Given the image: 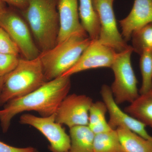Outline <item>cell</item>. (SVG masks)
Masks as SVG:
<instances>
[{
	"instance_id": "obj_1",
	"label": "cell",
	"mask_w": 152,
	"mask_h": 152,
	"mask_svg": "<svg viewBox=\"0 0 152 152\" xmlns=\"http://www.w3.org/2000/svg\"><path fill=\"white\" fill-rule=\"evenodd\" d=\"M70 77L61 76L46 82L31 93L7 103L4 108L0 110V123L3 132L9 129L13 118L23 112L34 111L42 117L55 114L70 90Z\"/></svg>"
},
{
	"instance_id": "obj_2",
	"label": "cell",
	"mask_w": 152,
	"mask_h": 152,
	"mask_svg": "<svg viewBox=\"0 0 152 152\" xmlns=\"http://www.w3.org/2000/svg\"><path fill=\"white\" fill-rule=\"evenodd\" d=\"M58 1L29 0L27 7L20 11L41 53L56 45L60 28Z\"/></svg>"
},
{
	"instance_id": "obj_3",
	"label": "cell",
	"mask_w": 152,
	"mask_h": 152,
	"mask_svg": "<svg viewBox=\"0 0 152 152\" xmlns=\"http://www.w3.org/2000/svg\"><path fill=\"white\" fill-rule=\"evenodd\" d=\"M91 40L86 32L71 35L39 57L47 82L59 77L77 63Z\"/></svg>"
},
{
	"instance_id": "obj_4",
	"label": "cell",
	"mask_w": 152,
	"mask_h": 152,
	"mask_svg": "<svg viewBox=\"0 0 152 152\" xmlns=\"http://www.w3.org/2000/svg\"><path fill=\"white\" fill-rule=\"evenodd\" d=\"M46 82L39 57L32 60L20 58L15 69L4 77L0 107L31 93Z\"/></svg>"
},
{
	"instance_id": "obj_5",
	"label": "cell",
	"mask_w": 152,
	"mask_h": 152,
	"mask_svg": "<svg viewBox=\"0 0 152 152\" xmlns=\"http://www.w3.org/2000/svg\"><path fill=\"white\" fill-rule=\"evenodd\" d=\"M133 51L130 46L126 50L118 53L112 65L115 80L111 90L117 104L134 102L140 95L137 80L131 64V56Z\"/></svg>"
},
{
	"instance_id": "obj_6",
	"label": "cell",
	"mask_w": 152,
	"mask_h": 152,
	"mask_svg": "<svg viewBox=\"0 0 152 152\" xmlns=\"http://www.w3.org/2000/svg\"><path fill=\"white\" fill-rule=\"evenodd\" d=\"M0 26L8 34L24 58L32 60L41 53L27 23L20 11L10 7L0 14Z\"/></svg>"
},
{
	"instance_id": "obj_7",
	"label": "cell",
	"mask_w": 152,
	"mask_h": 152,
	"mask_svg": "<svg viewBox=\"0 0 152 152\" xmlns=\"http://www.w3.org/2000/svg\"><path fill=\"white\" fill-rule=\"evenodd\" d=\"M115 0H92L100 23V32L98 41L101 44L121 53L129 48L126 42L117 27L113 8Z\"/></svg>"
},
{
	"instance_id": "obj_8",
	"label": "cell",
	"mask_w": 152,
	"mask_h": 152,
	"mask_svg": "<svg viewBox=\"0 0 152 152\" xmlns=\"http://www.w3.org/2000/svg\"><path fill=\"white\" fill-rule=\"evenodd\" d=\"M20 123L36 128L48 139L52 152H69L71 146L70 136L56 121V114L46 117L36 116L30 114L22 115Z\"/></svg>"
},
{
	"instance_id": "obj_9",
	"label": "cell",
	"mask_w": 152,
	"mask_h": 152,
	"mask_svg": "<svg viewBox=\"0 0 152 152\" xmlns=\"http://www.w3.org/2000/svg\"><path fill=\"white\" fill-rule=\"evenodd\" d=\"M93 102L91 98L85 95H67L55 113L56 122L69 129L88 126L89 113Z\"/></svg>"
},
{
	"instance_id": "obj_10",
	"label": "cell",
	"mask_w": 152,
	"mask_h": 152,
	"mask_svg": "<svg viewBox=\"0 0 152 152\" xmlns=\"http://www.w3.org/2000/svg\"><path fill=\"white\" fill-rule=\"evenodd\" d=\"M118 53L98 40H91L75 64L62 76L74 74L90 69L111 68Z\"/></svg>"
},
{
	"instance_id": "obj_11",
	"label": "cell",
	"mask_w": 152,
	"mask_h": 152,
	"mask_svg": "<svg viewBox=\"0 0 152 152\" xmlns=\"http://www.w3.org/2000/svg\"><path fill=\"white\" fill-rule=\"evenodd\" d=\"M100 93L110 115L108 123L111 129H116L119 127L126 128L144 138L152 140V136L146 130V126L124 111H123L116 103L110 87L103 85Z\"/></svg>"
},
{
	"instance_id": "obj_12",
	"label": "cell",
	"mask_w": 152,
	"mask_h": 152,
	"mask_svg": "<svg viewBox=\"0 0 152 152\" xmlns=\"http://www.w3.org/2000/svg\"><path fill=\"white\" fill-rule=\"evenodd\" d=\"M58 10L60 28L56 44L75 33L86 32L80 21L78 0H59Z\"/></svg>"
},
{
	"instance_id": "obj_13",
	"label": "cell",
	"mask_w": 152,
	"mask_h": 152,
	"mask_svg": "<svg viewBox=\"0 0 152 152\" xmlns=\"http://www.w3.org/2000/svg\"><path fill=\"white\" fill-rule=\"evenodd\" d=\"M122 36L126 42L132 34L150 23H152V0H134L129 14L119 21Z\"/></svg>"
},
{
	"instance_id": "obj_14",
	"label": "cell",
	"mask_w": 152,
	"mask_h": 152,
	"mask_svg": "<svg viewBox=\"0 0 152 152\" xmlns=\"http://www.w3.org/2000/svg\"><path fill=\"white\" fill-rule=\"evenodd\" d=\"M79 17L82 26L91 40H98L100 32V23L92 0H79Z\"/></svg>"
},
{
	"instance_id": "obj_15",
	"label": "cell",
	"mask_w": 152,
	"mask_h": 152,
	"mask_svg": "<svg viewBox=\"0 0 152 152\" xmlns=\"http://www.w3.org/2000/svg\"><path fill=\"white\" fill-rule=\"evenodd\" d=\"M124 111L152 129V88L138 97Z\"/></svg>"
},
{
	"instance_id": "obj_16",
	"label": "cell",
	"mask_w": 152,
	"mask_h": 152,
	"mask_svg": "<svg viewBox=\"0 0 152 152\" xmlns=\"http://www.w3.org/2000/svg\"><path fill=\"white\" fill-rule=\"evenodd\" d=\"M124 152H152V140L123 127L116 129Z\"/></svg>"
},
{
	"instance_id": "obj_17",
	"label": "cell",
	"mask_w": 152,
	"mask_h": 152,
	"mask_svg": "<svg viewBox=\"0 0 152 152\" xmlns=\"http://www.w3.org/2000/svg\"><path fill=\"white\" fill-rule=\"evenodd\" d=\"M69 129L71 146L69 152H93L95 134L88 126Z\"/></svg>"
},
{
	"instance_id": "obj_18",
	"label": "cell",
	"mask_w": 152,
	"mask_h": 152,
	"mask_svg": "<svg viewBox=\"0 0 152 152\" xmlns=\"http://www.w3.org/2000/svg\"><path fill=\"white\" fill-rule=\"evenodd\" d=\"M107 109L104 102L97 101L93 102L89 113L88 126L94 134L106 132L113 129L109 126L106 119Z\"/></svg>"
},
{
	"instance_id": "obj_19",
	"label": "cell",
	"mask_w": 152,
	"mask_h": 152,
	"mask_svg": "<svg viewBox=\"0 0 152 152\" xmlns=\"http://www.w3.org/2000/svg\"><path fill=\"white\" fill-rule=\"evenodd\" d=\"M93 152H124L116 130L95 134Z\"/></svg>"
},
{
	"instance_id": "obj_20",
	"label": "cell",
	"mask_w": 152,
	"mask_h": 152,
	"mask_svg": "<svg viewBox=\"0 0 152 152\" xmlns=\"http://www.w3.org/2000/svg\"><path fill=\"white\" fill-rule=\"evenodd\" d=\"M131 39L133 51L138 54L145 51H152V23L134 32Z\"/></svg>"
},
{
	"instance_id": "obj_21",
	"label": "cell",
	"mask_w": 152,
	"mask_h": 152,
	"mask_svg": "<svg viewBox=\"0 0 152 152\" xmlns=\"http://www.w3.org/2000/svg\"><path fill=\"white\" fill-rule=\"evenodd\" d=\"M140 56V66L142 83L140 94L146 92L152 88V51H145Z\"/></svg>"
},
{
	"instance_id": "obj_22",
	"label": "cell",
	"mask_w": 152,
	"mask_h": 152,
	"mask_svg": "<svg viewBox=\"0 0 152 152\" xmlns=\"http://www.w3.org/2000/svg\"><path fill=\"white\" fill-rule=\"evenodd\" d=\"M0 53L19 56L20 51L5 30L0 26Z\"/></svg>"
},
{
	"instance_id": "obj_23",
	"label": "cell",
	"mask_w": 152,
	"mask_h": 152,
	"mask_svg": "<svg viewBox=\"0 0 152 152\" xmlns=\"http://www.w3.org/2000/svg\"><path fill=\"white\" fill-rule=\"evenodd\" d=\"M20 58L16 55L0 53V77H5L15 69Z\"/></svg>"
},
{
	"instance_id": "obj_24",
	"label": "cell",
	"mask_w": 152,
	"mask_h": 152,
	"mask_svg": "<svg viewBox=\"0 0 152 152\" xmlns=\"http://www.w3.org/2000/svg\"><path fill=\"white\" fill-rule=\"evenodd\" d=\"M0 152H37L32 147L19 148L11 146L0 141Z\"/></svg>"
},
{
	"instance_id": "obj_25",
	"label": "cell",
	"mask_w": 152,
	"mask_h": 152,
	"mask_svg": "<svg viewBox=\"0 0 152 152\" xmlns=\"http://www.w3.org/2000/svg\"><path fill=\"white\" fill-rule=\"evenodd\" d=\"M10 7L21 11L23 10L27 7L29 0H2Z\"/></svg>"
},
{
	"instance_id": "obj_26",
	"label": "cell",
	"mask_w": 152,
	"mask_h": 152,
	"mask_svg": "<svg viewBox=\"0 0 152 152\" xmlns=\"http://www.w3.org/2000/svg\"><path fill=\"white\" fill-rule=\"evenodd\" d=\"M6 7L5 3H4L2 0H0V14L4 10Z\"/></svg>"
},
{
	"instance_id": "obj_27",
	"label": "cell",
	"mask_w": 152,
	"mask_h": 152,
	"mask_svg": "<svg viewBox=\"0 0 152 152\" xmlns=\"http://www.w3.org/2000/svg\"><path fill=\"white\" fill-rule=\"evenodd\" d=\"M4 77H0V91L2 88L3 83H4Z\"/></svg>"
}]
</instances>
